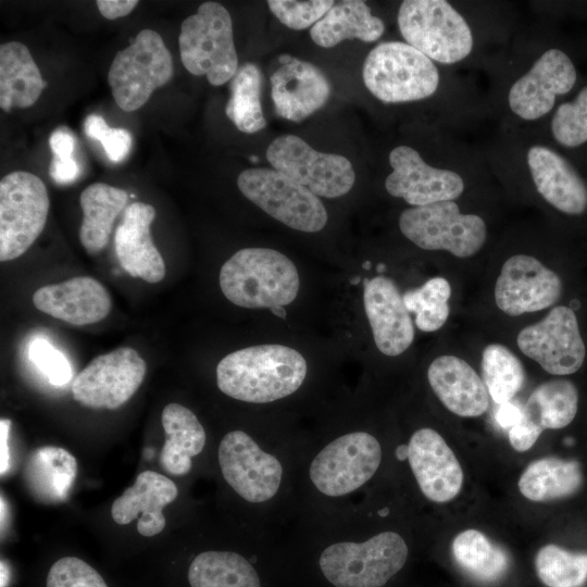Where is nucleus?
Listing matches in <instances>:
<instances>
[{
	"label": "nucleus",
	"mask_w": 587,
	"mask_h": 587,
	"mask_svg": "<svg viewBox=\"0 0 587 587\" xmlns=\"http://www.w3.org/2000/svg\"><path fill=\"white\" fill-rule=\"evenodd\" d=\"M307 372V361L299 351L283 345H259L224 357L216 366V383L234 399L268 403L297 391Z\"/></svg>",
	"instance_id": "nucleus-1"
},
{
	"label": "nucleus",
	"mask_w": 587,
	"mask_h": 587,
	"mask_svg": "<svg viewBox=\"0 0 587 587\" xmlns=\"http://www.w3.org/2000/svg\"><path fill=\"white\" fill-rule=\"evenodd\" d=\"M220 287L234 304L247 309L291 303L300 278L292 261L270 248H243L221 267Z\"/></svg>",
	"instance_id": "nucleus-2"
},
{
	"label": "nucleus",
	"mask_w": 587,
	"mask_h": 587,
	"mask_svg": "<svg viewBox=\"0 0 587 587\" xmlns=\"http://www.w3.org/2000/svg\"><path fill=\"white\" fill-rule=\"evenodd\" d=\"M362 77L367 90L385 103L429 98L440 84L434 61L402 41H385L373 48L364 61Z\"/></svg>",
	"instance_id": "nucleus-3"
},
{
	"label": "nucleus",
	"mask_w": 587,
	"mask_h": 587,
	"mask_svg": "<svg viewBox=\"0 0 587 587\" xmlns=\"http://www.w3.org/2000/svg\"><path fill=\"white\" fill-rule=\"evenodd\" d=\"M178 46L185 68L192 75H204L213 86L227 83L238 71L232 17L218 2H203L184 20Z\"/></svg>",
	"instance_id": "nucleus-4"
},
{
	"label": "nucleus",
	"mask_w": 587,
	"mask_h": 587,
	"mask_svg": "<svg viewBox=\"0 0 587 587\" xmlns=\"http://www.w3.org/2000/svg\"><path fill=\"white\" fill-rule=\"evenodd\" d=\"M397 23L405 42L432 61L455 64L473 50L474 38L467 21L448 1H402Z\"/></svg>",
	"instance_id": "nucleus-5"
},
{
	"label": "nucleus",
	"mask_w": 587,
	"mask_h": 587,
	"mask_svg": "<svg viewBox=\"0 0 587 587\" xmlns=\"http://www.w3.org/2000/svg\"><path fill=\"white\" fill-rule=\"evenodd\" d=\"M407 559L404 539L395 532H383L363 542L341 541L326 547L319 565L336 587H383Z\"/></svg>",
	"instance_id": "nucleus-6"
},
{
	"label": "nucleus",
	"mask_w": 587,
	"mask_h": 587,
	"mask_svg": "<svg viewBox=\"0 0 587 587\" xmlns=\"http://www.w3.org/2000/svg\"><path fill=\"white\" fill-rule=\"evenodd\" d=\"M172 75V55L162 37L146 28L129 46L117 51L108 72V83L120 109L133 112L157 88L168 83Z\"/></svg>",
	"instance_id": "nucleus-7"
},
{
	"label": "nucleus",
	"mask_w": 587,
	"mask_h": 587,
	"mask_svg": "<svg viewBox=\"0 0 587 587\" xmlns=\"http://www.w3.org/2000/svg\"><path fill=\"white\" fill-rule=\"evenodd\" d=\"M399 228L417 247L445 250L458 258L474 255L487 238L485 221L462 213L454 201L409 208L399 217Z\"/></svg>",
	"instance_id": "nucleus-8"
},
{
	"label": "nucleus",
	"mask_w": 587,
	"mask_h": 587,
	"mask_svg": "<svg viewBox=\"0 0 587 587\" xmlns=\"http://www.w3.org/2000/svg\"><path fill=\"white\" fill-rule=\"evenodd\" d=\"M237 185L247 199L292 229L316 233L327 223L320 198L274 168H247L239 174Z\"/></svg>",
	"instance_id": "nucleus-9"
},
{
	"label": "nucleus",
	"mask_w": 587,
	"mask_h": 587,
	"mask_svg": "<svg viewBox=\"0 0 587 587\" xmlns=\"http://www.w3.org/2000/svg\"><path fill=\"white\" fill-rule=\"evenodd\" d=\"M43 182L33 173L14 171L0 180V260L25 253L41 234L49 212Z\"/></svg>",
	"instance_id": "nucleus-10"
},
{
	"label": "nucleus",
	"mask_w": 587,
	"mask_h": 587,
	"mask_svg": "<svg viewBox=\"0 0 587 587\" xmlns=\"http://www.w3.org/2000/svg\"><path fill=\"white\" fill-rule=\"evenodd\" d=\"M266 159L274 170L317 197H341L350 191L355 180L353 166L347 158L316 151L295 135L275 138L266 149Z\"/></svg>",
	"instance_id": "nucleus-11"
},
{
	"label": "nucleus",
	"mask_w": 587,
	"mask_h": 587,
	"mask_svg": "<svg viewBox=\"0 0 587 587\" xmlns=\"http://www.w3.org/2000/svg\"><path fill=\"white\" fill-rule=\"evenodd\" d=\"M382 460L378 440L366 432L345 434L326 445L313 459L309 475L325 496L348 495L370 480Z\"/></svg>",
	"instance_id": "nucleus-12"
},
{
	"label": "nucleus",
	"mask_w": 587,
	"mask_h": 587,
	"mask_svg": "<svg viewBox=\"0 0 587 587\" xmlns=\"http://www.w3.org/2000/svg\"><path fill=\"white\" fill-rule=\"evenodd\" d=\"M146 362L136 350L120 347L96 357L73 379L75 401L91 409L115 410L137 391Z\"/></svg>",
	"instance_id": "nucleus-13"
},
{
	"label": "nucleus",
	"mask_w": 587,
	"mask_h": 587,
	"mask_svg": "<svg viewBox=\"0 0 587 587\" xmlns=\"http://www.w3.org/2000/svg\"><path fill=\"white\" fill-rule=\"evenodd\" d=\"M218 463L226 483L246 501H268L279 489L282 463L242 430H233L223 437Z\"/></svg>",
	"instance_id": "nucleus-14"
},
{
	"label": "nucleus",
	"mask_w": 587,
	"mask_h": 587,
	"mask_svg": "<svg viewBox=\"0 0 587 587\" xmlns=\"http://www.w3.org/2000/svg\"><path fill=\"white\" fill-rule=\"evenodd\" d=\"M516 341L526 357L553 375L573 374L585 360V345L570 307L553 308L544 320L524 327Z\"/></svg>",
	"instance_id": "nucleus-15"
},
{
	"label": "nucleus",
	"mask_w": 587,
	"mask_h": 587,
	"mask_svg": "<svg viewBox=\"0 0 587 587\" xmlns=\"http://www.w3.org/2000/svg\"><path fill=\"white\" fill-rule=\"evenodd\" d=\"M577 73L571 58L558 48L544 51L510 87L508 104L524 121L547 115L559 96L572 90Z\"/></svg>",
	"instance_id": "nucleus-16"
},
{
	"label": "nucleus",
	"mask_w": 587,
	"mask_h": 587,
	"mask_svg": "<svg viewBox=\"0 0 587 587\" xmlns=\"http://www.w3.org/2000/svg\"><path fill=\"white\" fill-rule=\"evenodd\" d=\"M392 172L385 180L386 190L413 207L454 201L464 191L460 174L427 164L410 146H397L389 152Z\"/></svg>",
	"instance_id": "nucleus-17"
},
{
	"label": "nucleus",
	"mask_w": 587,
	"mask_h": 587,
	"mask_svg": "<svg viewBox=\"0 0 587 587\" xmlns=\"http://www.w3.org/2000/svg\"><path fill=\"white\" fill-rule=\"evenodd\" d=\"M562 294L557 273L532 255L515 254L502 265L495 285V301L510 316L551 307Z\"/></svg>",
	"instance_id": "nucleus-18"
},
{
	"label": "nucleus",
	"mask_w": 587,
	"mask_h": 587,
	"mask_svg": "<svg viewBox=\"0 0 587 587\" xmlns=\"http://www.w3.org/2000/svg\"><path fill=\"white\" fill-rule=\"evenodd\" d=\"M408 460L422 494L430 501L444 503L458 496L463 471L446 440L432 428L413 433L408 444Z\"/></svg>",
	"instance_id": "nucleus-19"
},
{
	"label": "nucleus",
	"mask_w": 587,
	"mask_h": 587,
	"mask_svg": "<svg viewBox=\"0 0 587 587\" xmlns=\"http://www.w3.org/2000/svg\"><path fill=\"white\" fill-rule=\"evenodd\" d=\"M280 66L271 75V97L276 115L301 122L320 110L330 95V84L314 64L280 54Z\"/></svg>",
	"instance_id": "nucleus-20"
},
{
	"label": "nucleus",
	"mask_w": 587,
	"mask_h": 587,
	"mask_svg": "<svg viewBox=\"0 0 587 587\" xmlns=\"http://www.w3.org/2000/svg\"><path fill=\"white\" fill-rule=\"evenodd\" d=\"M362 282L364 311L377 349L389 357L403 353L413 342L414 327L397 285L384 276Z\"/></svg>",
	"instance_id": "nucleus-21"
},
{
	"label": "nucleus",
	"mask_w": 587,
	"mask_h": 587,
	"mask_svg": "<svg viewBox=\"0 0 587 587\" xmlns=\"http://www.w3.org/2000/svg\"><path fill=\"white\" fill-rule=\"evenodd\" d=\"M32 300L39 311L76 326L97 323L111 310L108 290L89 276L43 286L34 292Z\"/></svg>",
	"instance_id": "nucleus-22"
},
{
	"label": "nucleus",
	"mask_w": 587,
	"mask_h": 587,
	"mask_svg": "<svg viewBox=\"0 0 587 587\" xmlns=\"http://www.w3.org/2000/svg\"><path fill=\"white\" fill-rule=\"evenodd\" d=\"M154 217L153 205L134 202L126 208L114 235L115 253L123 270L150 284L165 276L164 260L150 235Z\"/></svg>",
	"instance_id": "nucleus-23"
},
{
	"label": "nucleus",
	"mask_w": 587,
	"mask_h": 587,
	"mask_svg": "<svg viewBox=\"0 0 587 587\" xmlns=\"http://www.w3.org/2000/svg\"><path fill=\"white\" fill-rule=\"evenodd\" d=\"M526 164L538 193L557 210L578 215L587 209V186L573 165L545 145H533Z\"/></svg>",
	"instance_id": "nucleus-24"
},
{
	"label": "nucleus",
	"mask_w": 587,
	"mask_h": 587,
	"mask_svg": "<svg viewBox=\"0 0 587 587\" xmlns=\"http://www.w3.org/2000/svg\"><path fill=\"white\" fill-rule=\"evenodd\" d=\"M177 495L178 489L168 477L153 471H143L137 475L134 485L114 500L111 516L120 525L137 519L138 533L151 537L163 530V508L174 501Z\"/></svg>",
	"instance_id": "nucleus-25"
},
{
	"label": "nucleus",
	"mask_w": 587,
	"mask_h": 587,
	"mask_svg": "<svg viewBox=\"0 0 587 587\" xmlns=\"http://www.w3.org/2000/svg\"><path fill=\"white\" fill-rule=\"evenodd\" d=\"M428 383L452 413L462 417L484 414L489 405V394L484 380L463 359L454 355L436 358L427 370Z\"/></svg>",
	"instance_id": "nucleus-26"
},
{
	"label": "nucleus",
	"mask_w": 587,
	"mask_h": 587,
	"mask_svg": "<svg viewBox=\"0 0 587 587\" xmlns=\"http://www.w3.org/2000/svg\"><path fill=\"white\" fill-rule=\"evenodd\" d=\"M46 85L25 45L9 41L0 46V108L4 112L32 107Z\"/></svg>",
	"instance_id": "nucleus-27"
},
{
	"label": "nucleus",
	"mask_w": 587,
	"mask_h": 587,
	"mask_svg": "<svg viewBox=\"0 0 587 587\" xmlns=\"http://www.w3.org/2000/svg\"><path fill=\"white\" fill-rule=\"evenodd\" d=\"M165 442L160 463L172 475H186L191 470V458L205 445V432L197 416L178 403L165 405L161 415Z\"/></svg>",
	"instance_id": "nucleus-28"
},
{
	"label": "nucleus",
	"mask_w": 587,
	"mask_h": 587,
	"mask_svg": "<svg viewBox=\"0 0 587 587\" xmlns=\"http://www.w3.org/2000/svg\"><path fill=\"white\" fill-rule=\"evenodd\" d=\"M385 32L384 22L372 14L361 0H346L334 5L310 29L314 43L332 48L346 39L357 38L365 42L379 39Z\"/></svg>",
	"instance_id": "nucleus-29"
},
{
	"label": "nucleus",
	"mask_w": 587,
	"mask_h": 587,
	"mask_svg": "<svg viewBox=\"0 0 587 587\" xmlns=\"http://www.w3.org/2000/svg\"><path fill=\"white\" fill-rule=\"evenodd\" d=\"M77 472V462L67 450L45 446L32 452L24 477L32 495L41 502L66 499Z\"/></svg>",
	"instance_id": "nucleus-30"
},
{
	"label": "nucleus",
	"mask_w": 587,
	"mask_h": 587,
	"mask_svg": "<svg viewBox=\"0 0 587 587\" xmlns=\"http://www.w3.org/2000/svg\"><path fill=\"white\" fill-rule=\"evenodd\" d=\"M128 200L124 189L95 183L85 188L79 197L83 221L79 240L89 254H96L108 243L114 221Z\"/></svg>",
	"instance_id": "nucleus-31"
},
{
	"label": "nucleus",
	"mask_w": 587,
	"mask_h": 587,
	"mask_svg": "<svg viewBox=\"0 0 587 587\" xmlns=\"http://www.w3.org/2000/svg\"><path fill=\"white\" fill-rule=\"evenodd\" d=\"M582 484L583 473L577 461L548 457L532 462L517 485L525 498L538 502L569 497Z\"/></svg>",
	"instance_id": "nucleus-32"
},
{
	"label": "nucleus",
	"mask_w": 587,
	"mask_h": 587,
	"mask_svg": "<svg viewBox=\"0 0 587 587\" xmlns=\"http://www.w3.org/2000/svg\"><path fill=\"white\" fill-rule=\"evenodd\" d=\"M190 587H261L252 564L232 551H204L188 569Z\"/></svg>",
	"instance_id": "nucleus-33"
},
{
	"label": "nucleus",
	"mask_w": 587,
	"mask_h": 587,
	"mask_svg": "<svg viewBox=\"0 0 587 587\" xmlns=\"http://www.w3.org/2000/svg\"><path fill=\"white\" fill-rule=\"evenodd\" d=\"M578 408V392L567 379H551L534 389L522 408L523 415L544 429L567 426Z\"/></svg>",
	"instance_id": "nucleus-34"
},
{
	"label": "nucleus",
	"mask_w": 587,
	"mask_h": 587,
	"mask_svg": "<svg viewBox=\"0 0 587 587\" xmlns=\"http://www.w3.org/2000/svg\"><path fill=\"white\" fill-rule=\"evenodd\" d=\"M225 107L229 121L242 133L254 134L266 126L261 107L262 73L253 63L240 66L230 82Z\"/></svg>",
	"instance_id": "nucleus-35"
},
{
	"label": "nucleus",
	"mask_w": 587,
	"mask_h": 587,
	"mask_svg": "<svg viewBox=\"0 0 587 587\" xmlns=\"http://www.w3.org/2000/svg\"><path fill=\"white\" fill-rule=\"evenodd\" d=\"M452 553L462 569L484 582L498 579L509 565L504 551L477 529H466L457 535Z\"/></svg>",
	"instance_id": "nucleus-36"
},
{
	"label": "nucleus",
	"mask_w": 587,
	"mask_h": 587,
	"mask_svg": "<svg viewBox=\"0 0 587 587\" xmlns=\"http://www.w3.org/2000/svg\"><path fill=\"white\" fill-rule=\"evenodd\" d=\"M482 373L488 394L497 404L511 401L525 380L521 361L500 344H491L484 349Z\"/></svg>",
	"instance_id": "nucleus-37"
},
{
	"label": "nucleus",
	"mask_w": 587,
	"mask_h": 587,
	"mask_svg": "<svg viewBox=\"0 0 587 587\" xmlns=\"http://www.w3.org/2000/svg\"><path fill=\"white\" fill-rule=\"evenodd\" d=\"M450 284L444 277H433L423 286L402 295L407 310L415 313L416 327L426 333L438 330L445 325L450 313Z\"/></svg>",
	"instance_id": "nucleus-38"
},
{
	"label": "nucleus",
	"mask_w": 587,
	"mask_h": 587,
	"mask_svg": "<svg viewBox=\"0 0 587 587\" xmlns=\"http://www.w3.org/2000/svg\"><path fill=\"white\" fill-rule=\"evenodd\" d=\"M535 567L548 587H580L587 580V553L546 545L537 552Z\"/></svg>",
	"instance_id": "nucleus-39"
},
{
	"label": "nucleus",
	"mask_w": 587,
	"mask_h": 587,
	"mask_svg": "<svg viewBox=\"0 0 587 587\" xmlns=\"http://www.w3.org/2000/svg\"><path fill=\"white\" fill-rule=\"evenodd\" d=\"M550 128L554 140L563 147L575 148L587 141V86L572 101L557 108Z\"/></svg>",
	"instance_id": "nucleus-40"
},
{
	"label": "nucleus",
	"mask_w": 587,
	"mask_h": 587,
	"mask_svg": "<svg viewBox=\"0 0 587 587\" xmlns=\"http://www.w3.org/2000/svg\"><path fill=\"white\" fill-rule=\"evenodd\" d=\"M333 0H270L271 12L285 26L300 30L316 24L334 5Z\"/></svg>",
	"instance_id": "nucleus-41"
},
{
	"label": "nucleus",
	"mask_w": 587,
	"mask_h": 587,
	"mask_svg": "<svg viewBox=\"0 0 587 587\" xmlns=\"http://www.w3.org/2000/svg\"><path fill=\"white\" fill-rule=\"evenodd\" d=\"M47 587H108L102 576L76 557H64L49 570Z\"/></svg>",
	"instance_id": "nucleus-42"
},
{
	"label": "nucleus",
	"mask_w": 587,
	"mask_h": 587,
	"mask_svg": "<svg viewBox=\"0 0 587 587\" xmlns=\"http://www.w3.org/2000/svg\"><path fill=\"white\" fill-rule=\"evenodd\" d=\"M29 359L54 386H63L72 379L68 360L46 338L38 337L32 341Z\"/></svg>",
	"instance_id": "nucleus-43"
},
{
	"label": "nucleus",
	"mask_w": 587,
	"mask_h": 587,
	"mask_svg": "<svg viewBox=\"0 0 587 587\" xmlns=\"http://www.w3.org/2000/svg\"><path fill=\"white\" fill-rule=\"evenodd\" d=\"M84 132L89 138L101 142L107 157L113 163L122 162L130 151V133L125 128L110 127L100 115H88L84 122Z\"/></svg>",
	"instance_id": "nucleus-44"
},
{
	"label": "nucleus",
	"mask_w": 587,
	"mask_h": 587,
	"mask_svg": "<svg viewBox=\"0 0 587 587\" xmlns=\"http://www.w3.org/2000/svg\"><path fill=\"white\" fill-rule=\"evenodd\" d=\"M541 433L542 429L522 413L521 420L509 429V440L514 450L523 452L534 446Z\"/></svg>",
	"instance_id": "nucleus-45"
},
{
	"label": "nucleus",
	"mask_w": 587,
	"mask_h": 587,
	"mask_svg": "<svg viewBox=\"0 0 587 587\" xmlns=\"http://www.w3.org/2000/svg\"><path fill=\"white\" fill-rule=\"evenodd\" d=\"M75 142V137L63 128L55 129L49 137V147L53 158L60 160L73 159Z\"/></svg>",
	"instance_id": "nucleus-46"
},
{
	"label": "nucleus",
	"mask_w": 587,
	"mask_h": 587,
	"mask_svg": "<svg viewBox=\"0 0 587 587\" xmlns=\"http://www.w3.org/2000/svg\"><path fill=\"white\" fill-rule=\"evenodd\" d=\"M79 167L75 159L60 160L52 159L49 165V174L58 184H68L76 179Z\"/></svg>",
	"instance_id": "nucleus-47"
},
{
	"label": "nucleus",
	"mask_w": 587,
	"mask_h": 587,
	"mask_svg": "<svg viewBox=\"0 0 587 587\" xmlns=\"http://www.w3.org/2000/svg\"><path fill=\"white\" fill-rule=\"evenodd\" d=\"M97 7L102 16L115 20L128 15L138 4L137 0H98Z\"/></svg>",
	"instance_id": "nucleus-48"
},
{
	"label": "nucleus",
	"mask_w": 587,
	"mask_h": 587,
	"mask_svg": "<svg viewBox=\"0 0 587 587\" xmlns=\"http://www.w3.org/2000/svg\"><path fill=\"white\" fill-rule=\"evenodd\" d=\"M522 417V409L511 401L499 404L495 420L502 428H512Z\"/></svg>",
	"instance_id": "nucleus-49"
},
{
	"label": "nucleus",
	"mask_w": 587,
	"mask_h": 587,
	"mask_svg": "<svg viewBox=\"0 0 587 587\" xmlns=\"http://www.w3.org/2000/svg\"><path fill=\"white\" fill-rule=\"evenodd\" d=\"M11 421L1 419L0 421V472L3 475L10 466L9 432Z\"/></svg>",
	"instance_id": "nucleus-50"
},
{
	"label": "nucleus",
	"mask_w": 587,
	"mask_h": 587,
	"mask_svg": "<svg viewBox=\"0 0 587 587\" xmlns=\"http://www.w3.org/2000/svg\"><path fill=\"white\" fill-rule=\"evenodd\" d=\"M270 310L275 316H277L279 319H286L287 314H286V310H285V308L283 305H276V307L271 308Z\"/></svg>",
	"instance_id": "nucleus-51"
},
{
	"label": "nucleus",
	"mask_w": 587,
	"mask_h": 587,
	"mask_svg": "<svg viewBox=\"0 0 587 587\" xmlns=\"http://www.w3.org/2000/svg\"><path fill=\"white\" fill-rule=\"evenodd\" d=\"M571 309L574 311L576 310L577 308H579V302L577 300H574L572 303H571Z\"/></svg>",
	"instance_id": "nucleus-52"
},
{
	"label": "nucleus",
	"mask_w": 587,
	"mask_h": 587,
	"mask_svg": "<svg viewBox=\"0 0 587 587\" xmlns=\"http://www.w3.org/2000/svg\"><path fill=\"white\" fill-rule=\"evenodd\" d=\"M361 278L360 276H357L354 279H351L352 285H358L360 283Z\"/></svg>",
	"instance_id": "nucleus-53"
},
{
	"label": "nucleus",
	"mask_w": 587,
	"mask_h": 587,
	"mask_svg": "<svg viewBox=\"0 0 587 587\" xmlns=\"http://www.w3.org/2000/svg\"><path fill=\"white\" fill-rule=\"evenodd\" d=\"M385 271V265L384 264H378L377 265V272L382 273Z\"/></svg>",
	"instance_id": "nucleus-54"
},
{
	"label": "nucleus",
	"mask_w": 587,
	"mask_h": 587,
	"mask_svg": "<svg viewBox=\"0 0 587 587\" xmlns=\"http://www.w3.org/2000/svg\"><path fill=\"white\" fill-rule=\"evenodd\" d=\"M370 266H371V262H370V261H366V262L363 264V267H364L365 270H369Z\"/></svg>",
	"instance_id": "nucleus-55"
}]
</instances>
